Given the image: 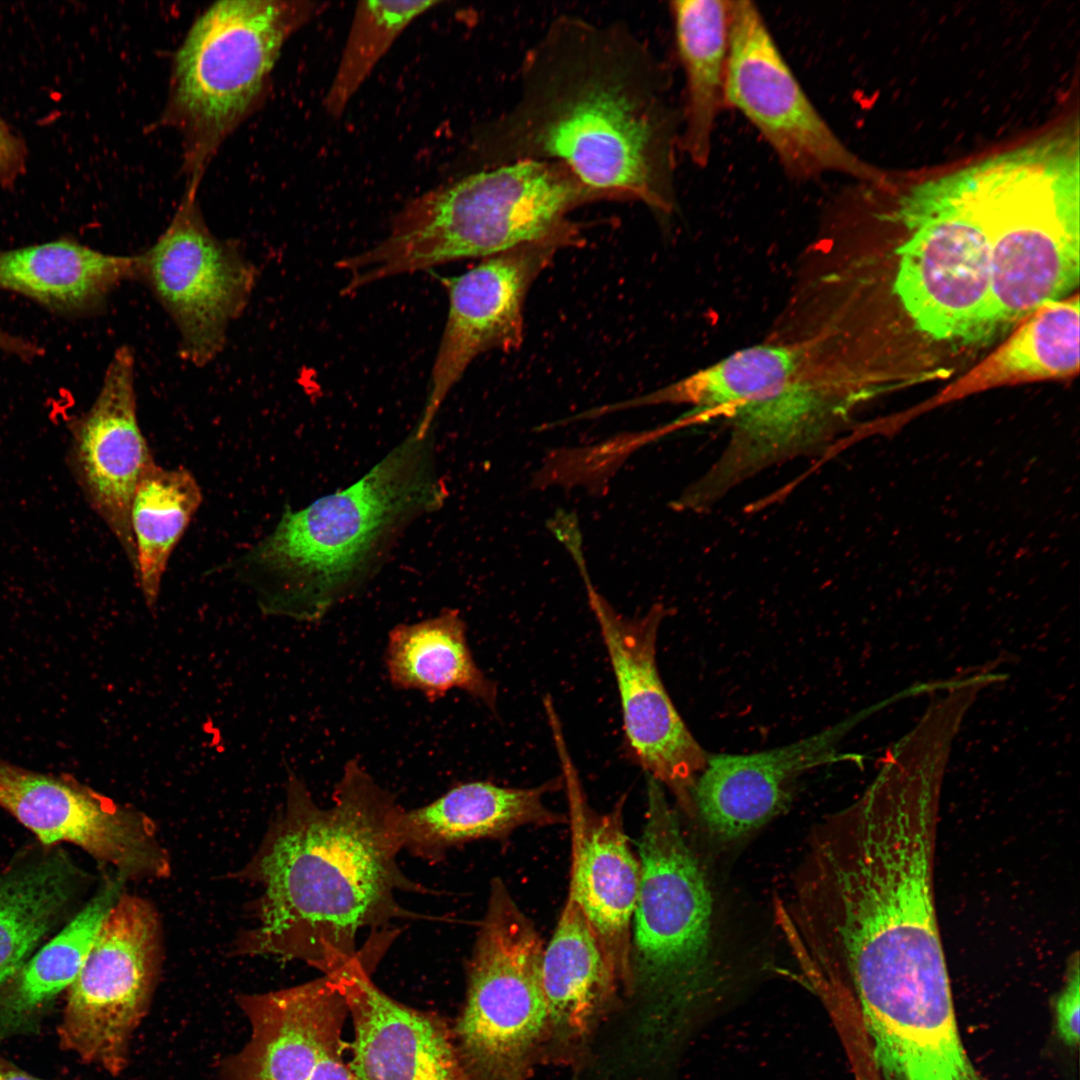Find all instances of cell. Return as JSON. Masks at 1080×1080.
I'll return each instance as SVG.
<instances>
[{"mask_svg":"<svg viewBox=\"0 0 1080 1080\" xmlns=\"http://www.w3.org/2000/svg\"><path fill=\"white\" fill-rule=\"evenodd\" d=\"M402 807L357 761H348L321 807L290 774L281 811L232 878L257 884L256 923L235 940L240 956L298 960L332 975L360 953L359 934L415 918L398 894L424 892L401 869Z\"/></svg>","mask_w":1080,"mask_h":1080,"instance_id":"2","label":"cell"},{"mask_svg":"<svg viewBox=\"0 0 1080 1080\" xmlns=\"http://www.w3.org/2000/svg\"><path fill=\"white\" fill-rule=\"evenodd\" d=\"M562 783L556 778L532 788L483 781L458 784L424 806L400 810L396 831L401 849L415 857L440 859L469 841L502 837L526 825L562 823L563 815L543 800Z\"/></svg>","mask_w":1080,"mask_h":1080,"instance_id":"22","label":"cell"},{"mask_svg":"<svg viewBox=\"0 0 1080 1080\" xmlns=\"http://www.w3.org/2000/svg\"><path fill=\"white\" fill-rule=\"evenodd\" d=\"M1078 122L946 174L990 248L996 329L1079 282Z\"/></svg>","mask_w":1080,"mask_h":1080,"instance_id":"4","label":"cell"},{"mask_svg":"<svg viewBox=\"0 0 1080 1080\" xmlns=\"http://www.w3.org/2000/svg\"><path fill=\"white\" fill-rule=\"evenodd\" d=\"M135 277V255L104 253L68 238L0 251V290L62 314L98 311Z\"/></svg>","mask_w":1080,"mask_h":1080,"instance_id":"23","label":"cell"},{"mask_svg":"<svg viewBox=\"0 0 1080 1080\" xmlns=\"http://www.w3.org/2000/svg\"><path fill=\"white\" fill-rule=\"evenodd\" d=\"M26 147L22 139L15 135L4 120L0 118V183L14 184L23 174L26 164Z\"/></svg>","mask_w":1080,"mask_h":1080,"instance_id":"33","label":"cell"},{"mask_svg":"<svg viewBox=\"0 0 1080 1080\" xmlns=\"http://www.w3.org/2000/svg\"><path fill=\"white\" fill-rule=\"evenodd\" d=\"M79 876L64 857L54 855L0 880V987L59 920Z\"/></svg>","mask_w":1080,"mask_h":1080,"instance_id":"30","label":"cell"},{"mask_svg":"<svg viewBox=\"0 0 1080 1080\" xmlns=\"http://www.w3.org/2000/svg\"><path fill=\"white\" fill-rule=\"evenodd\" d=\"M236 1002L250 1033L215 1080H361L346 1057L348 1007L332 975Z\"/></svg>","mask_w":1080,"mask_h":1080,"instance_id":"15","label":"cell"},{"mask_svg":"<svg viewBox=\"0 0 1080 1080\" xmlns=\"http://www.w3.org/2000/svg\"><path fill=\"white\" fill-rule=\"evenodd\" d=\"M0 807L44 845L72 843L110 865L122 881L170 876V855L155 822L73 776L36 772L0 757Z\"/></svg>","mask_w":1080,"mask_h":1080,"instance_id":"14","label":"cell"},{"mask_svg":"<svg viewBox=\"0 0 1080 1080\" xmlns=\"http://www.w3.org/2000/svg\"><path fill=\"white\" fill-rule=\"evenodd\" d=\"M851 726V720L839 722L759 753L709 755L693 791L694 816L716 840L744 838L789 805L801 775L836 759V746Z\"/></svg>","mask_w":1080,"mask_h":1080,"instance_id":"19","label":"cell"},{"mask_svg":"<svg viewBox=\"0 0 1080 1080\" xmlns=\"http://www.w3.org/2000/svg\"><path fill=\"white\" fill-rule=\"evenodd\" d=\"M448 497L433 431H413L353 485L283 513L242 558L267 613L321 619L376 575L404 531Z\"/></svg>","mask_w":1080,"mask_h":1080,"instance_id":"3","label":"cell"},{"mask_svg":"<svg viewBox=\"0 0 1080 1080\" xmlns=\"http://www.w3.org/2000/svg\"><path fill=\"white\" fill-rule=\"evenodd\" d=\"M639 841L640 883L632 923L633 992L650 1006L661 1042L674 1040L721 992L713 895L663 786L647 775Z\"/></svg>","mask_w":1080,"mask_h":1080,"instance_id":"6","label":"cell"},{"mask_svg":"<svg viewBox=\"0 0 1080 1080\" xmlns=\"http://www.w3.org/2000/svg\"><path fill=\"white\" fill-rule=\"evenodd\" d=\"M520 94L481 137L488 160L566 165L601 198L676 205L680 110L670 74L623 24L561 16L525 57Z\"/></svg>","mask_w":1080,"mask_h":1080,"instance_id":"1","label":"cell"},{"mask_svg":"<svg viewBox=\"0 0 1080 1080\" xmlns=\"http://www.w3.org/2000/svg\"><path fill=\"white\" fill-rule=\"evenodd\" d=\"M894 217L910 231L894 290L916 327L961 343L993 335L990 248L966 199L943 175L912 187Z\"/></svg>","mask_w":1080,"mask_h":1080,"instance_id":"9","label":"cell"},{"mask_svg":"<svg viewBox=\"0 0 1080 1080\" xmlns=\"http://www.w3.org/2000/svg\"><path fill=\"white\" fill-rule=\"evenodd\" d=\"M196 191L187 190L166 229L135 255V279L173 322L182 358L204 366L223 351L230 325L246 309L256 268L236 244L210 231Z\"/></svg>","mask_w":1080,"mask_h":1080,"instance_id":"12","label":"cell"},{"mask_svg":"<svg viewBox=\"0 0 1080 1080\" xmlns=\"http://www.w3.org/2000/svg\"><path fill=\"white\" fill-rule=\"evenodd\" d=\"M0 350L14 355L21 360H33L42 354L41 348L21 336L14 335L0 327Z\"/></svg>","mask_w":1080,"mask_h":1080,"instance_id":"34","label":"cell"},{"mask_svg":"<svg viewBox=\"0 0 1080 1080\" xmlns=\"http://www.w3.org/2000/svg\"><path fill=\"white\" fill-rule=\"evenodd\" d=\"M545 945L505 883L491 881L451 1030L470 1080H528L543 1057L548 1017L541 984Z\"/></svg>","mask_w":1080,"mask_h":1080,"instance_id":"8","label":"cell"},{"mask_svg":"<svg viewBox=\"0 0 1080 1080\" xmlns=\"http://www.w3.org/2000/svg\"><path fill=\"white\" fill-rule=\"evenodd\" d=\"M731 0L670 3L684 75L679 149L699 168L710 161L716 122L726 108Z\"/></svg>","mask_w":1080,"mask_h":1080,"instance_id":"24","label":"cell"},{"mask_svg":"<svg viewBox=\"0 0 1080 1080\" xmlns=\"http://www.w3.org/2000/svg\"><path fill=\"white\" fill-rule=\"evenodd\" d=\"M580 241V235L573 234L524 244L442 279L449 299L447 320L416 430H433L443 402L478 355L519 348L523 304L531 284L560 248Z\"/></svg>","mask_w":1080,"mask_h":1080,"instance_id":"16","label":"cell"},{"mask_svg":"<svg viewBox=\"0 0 1080 1080\" xmlns=\"http://www.w3.org/2000/svg\"><path fill=\"white\" fill-rule=\"evenodd\" d=\"M163 962L161 920L146 898L122 892L105 915L71 986L58 1036L63 1049L112 1076L130 1060Z\"/></svg>","mask_w":1080,"mask_h":1080,"instance_id":"10","label":"cell"},{"mask_svg":"<svg viewBox=\"0 0 1080 1080\" xmlns=\"http://www.w3.org/2000/svg\"><path fill=\"white\" fill-rule=\"evenodd\" d=\"M439 1L359 2L343 53L325 97L326 112L338 117L395 39Z\"/></svg>","mask_w":1080,"mask_h":1080,"instance_id":"31","label":"cell"},{"mask_svg":"<svg viewBox=\"0 0 1080 1080\" xmlns=\"http://www.w3.org/2000/svg\"><path fill=\"white\" fill-rule=\"evenodd\" d=\"M384 661L395 688L419 691L431 702L459 689L495 711L496 685L474 661L466 624L456 609L395 626L388 635Z\"/></svg>","mask_w":1080,"mask_h":1080,"instance_id":"25","label":"cell"},{"mask_svg":"<svg viewBox=\"0 0 1080 1080\" xmlns=\"http://www.w3.org/2000/svg\"><path fill=\"white\" fill-rule=\"evenodd\" d=\"M1079 969V954L1075 952L1067 962L1064 983L1054 1005L1057 1034L1070 1047L1079 1042Z\"/></svg>","mask_w":1080,"mask_h":1080,"instance_id":"32","label":"cell"},{"mask_svg":"<svg viewBox=\"0 0 1080 1080\" xmlns=\"http://www.w3.org/2000/svg\"><path fill=\"white\" fill-rule=\"evenodd\" d=\"M730 12L726 107L756 129L784 174L798 183L836 173L880 184L879 171L850 150L815 107L755 3L731 0Z\"/></svg>","mask_w":1080,"mask_h":1080,"instance_id":"11","label":"cell"},{"mask_svg":"<svg viewBox=\"0 0 1080 1080\" xmlns=\"http://www.w3.org/2000/svg\"><path fill=\"white\" fill-rule=\"evenodd\" d=\"M541 984L548 1017L543 1063L579 1062L616 1007L622 982L582 909L568 892L544 947Z\"/></svg>","mask_w":1080,"mask_h":1080,"instance_id":"21","label":"cell"},{"mask_svg":"<svg viewBox=\"0 0 1080 1080\" xmlns=\"http://www.w3.org/2000/svg\"><path fill=\"white\" fill-rule=\"evenodd\" d=\"M0 1080H45L29 1074L0 1054Z\"/></svg>","mask_w":1080,"mask_h":1080,"instance_id":"35","label":"cell"},{"mask_svg":"<svg viewBox=\"0 0 1080 1080\" xmlns=\"http://www.w3.org/2000/svg\"><path fill=\"white\" fill-rule=\"evenodd\" d=\"M364 953L332 974L353 1028L350 1065L361 1080H470L440 1014L397 1001L372 980Z\"/></svg>","mask_w":1080,"mask_h":1080,"instance_id":"18","label":"cell"},{"mask_svg":"<svg viewBox=\"0 0 1080 1080\" xmlns=\"http://www.w3.org/2000/svg\"><path fill=\"white\" fill-rule=\"evenodd\" d=\"M1079 305L1075 294L1038 307L955 385L956 392L1077 374Z\"/></svg>","mask_w":1080,"mask_h":1080,"instance_id":"27","label":"cell"},{"mask_svg":"<svg viewBox=\"0 0 1080 1080\" xmlns=\"http://www.w3.org/2000/svg\"><path fill=\"white\" fill-rule=\"evenodd\" d=\"M124 881L108 878L88 904L15 975L0 1001V1031L13 1032L78 976L97 931L123 892Z\"/></svg>","mask_w":1080,"mask_h":1080,"instance_id":"28","label":"cell"},{"mask_svg":"<svg viewBox=\"0 0 1080 1080\" xmlns=\"http://www.w3.org/2000/svg\"><path fill=\"white\" fill-rule=\"evenodd\" d=\"M601 198L563 163L519 160L479 171L411 200L386 237L343 258L345 294L453 261L490 257L579 234L568 213Z\"/></svg>","mask_w":1080,"mask_h":1080,"instance_id":"5","label":"cell"},{"mask_svg":"<svg viewBox=\"0 0 1080 1080\" xmlns=\"http://www.w3.org/2000/svg\"><path fill=\"white\" fill-rule=\"evenodd\" d=\"M807 355L794 342L757 344L738 350L636 404H687L693 409L669 425H684L718 417L729 419L739 408L804 371Z\"/></svg>","mask_w":1080,"mask_h":1080,"instance_id":"26","label":"cell"},{"mask_svg":"<svg viewBox=\"0 0 1080 1080\" xmlns=\"http://www.w3.org/2000/svg\"><path fill=\"white\" fill-rule=\"evenodd\" d=\"M583 576L615 674L630 752L694 816L693 791L709 755L683 722L658 671L657 636L666 608L656 603L641 617H624Z\"/></svg>","mask_w":1080,"mask_h":1080,"instance_id":"13","label":"cell"},{"mask_svg":"<svg viewBox=\"0 0 1080 1080\" xmlns=\"http://www.w3.org/2000/svg\"><path fill=\"white\" fill-rule=\"evenodd\" d=\"M573 827L569 893L579 904L625 992H633L632 923L640 883L639 860L623 824V800L606 814L585 806L573 766L563 762Z\"/></svg>","mask_w":1080,"mask_h":1080,"instance_id":"20","label":"cell"},{"mask_svg":"<svg viewBox=\"0 0 1080 1080\" xmlns=\"http://www.w3.org/2000/svg\"><path fill=\"white\" fill-rule=\"evenodd\" d=\"M316 8L223 0L194 21L175 56L167 110L184 136L188 187H198L211 155L254 110L283 44Z\"/></svg>","mask_w":1080,"mask_h":1080,"instance_id":"7","label":"cell"},{"mask_svg":"<svg viewBox=\"0 0 1080 1080\" xmlns=\"http://www.w3.org/2000/svg\"><path fill=\"white\" fill-rule=\"evenodd\" d=\"M68 451L75 480L136 576L131 503L141 477L155 462L138 421L135 358L129 347L114 352L92 405L71 423Z\"/></svg>","mask_w":1080,"mask_h":1080,"instance_id":"17","label":"cell"},{"mask_svg":"<svg viewBox=\"0 0 1080 1080\" xmlns=\"http://www.w3.org/2000/svg\"><path fill=\"white\" fill-rule=\"evenodd\" d=\"M202 502L201 489L185 468L156 463L141 477L130 509L136 580L154 609L170 556Z\"/></svg>","mask_w":1080,"mask_h":1080,"instance_id":"29","label":"cell"}]
</instances>
